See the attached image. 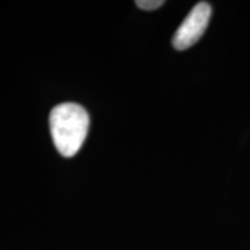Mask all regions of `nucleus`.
I'll list each match as a JSON object with an SVG mask.
<instances>
[{"label":"nucleus","instance_id":"nucleus-1","mask_svg":"<svg viewBox=\"0 0 250 250\" xmlns=\"http://www.w3.org/2000/svg\"><path fill=\"white\" fill-rule=\"evenodd\" d=\"M49 124L56 149L64 157H72L86 139L89 114L77 103H62L52 110Z\"/></svg>","mask_w":250,"mask_h":250},{"label":"nucleus","instance_id":"nucleus-2","mask_svg":"<svg viewBox=\"0 0 250 250\" xmlns=\"http://www.w3.org/2000/svg\"><path fill=\"white\" fill-rule=\"evenodd\" d=\"M211 17V6L207 1L197 3L179 25L172 38V46L177 50H187L205 34Z\"/></svg>","mask_w":250,"mask_h":250},{"label":"nucleus","instance_id":"nucleus-3","mask_svg":"<svg viewBox=\"0 0 250 250\" xmlns=\"http://www.w3.org/2000/svg\"><path fill=\"white\" fill-rule=\"evenodd\" d=\"M139 9L142 10H156L161 7L163 4H164V1L163 0H136V3H135Z\"/></svg>","mask_w":250,"mask_h":250}]
</instances>
